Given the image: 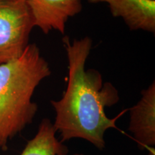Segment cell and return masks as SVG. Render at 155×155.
<instances>
[{"instance_id": "8992f818", "label": "cell", "mask_w": 155, "mask_h": 155, "mask_svg": "<svg viewBox=\"0 0 155 155\" xmlns=\"http://www.w3.org/2000/svg\"><path fill=\"white\" fill-rule=\"evenodd\" d=\"M91 4L106 3L114 17H119L131 30L155 32L154 0H87Z\"/></svg>"}, {"instance_id": "7a4b0ae2", "label": "cell", "mask_w": 155, "mask_h": 155, "mask_svg": "<svg viewBox=\"0 0 155 155\" xmlns=\"http://www.w3.org/2000/svg\"><path fill=\"white\" fill-rule=\"evenodd\" d=\"M52 71L35 43L29 44L20 57L0 64V148L33 121L38 106L32 101L40 82Z\"/></svg>"}, {"instance_id": "ba28073f", "label": "cell", "mask_w": 155, "mask_h": 155, "mask_svg": "<svg viewBox=\"0 0 155 155\" xmlns=\"http://www.w3.org/2000/svg\"><path fill=\"white\" fill-rule=\"evenodd\" d=\"M148 155H155V152H154V148L149 149V153H148Z\"/></svg>"}, {"instance_id": "9c48e42d", "label": "cell", "mask_w": 155, "mask_h": 155, "mask_svg": "<svg viewBox=\"0 0 155 155\" xmlns=\"http://www.w3.org/2000/svg\"><path fill=\"white\" fill-rule=\"evenodd\" d=\"M73 155H84V154H75Z\"/></svg>"}, {"instance_id": "52a82bcc", "label": "cell", "mask_w": 155, "mask_h": 155, "mask_svg": "<svg viewBox=\"0 0 155 155\" xmlns=\"http://www.w3.org/2000/svg\"><path fill=\"white\" fill-rule=\"evenodd\" d=\"M53 124L48 119H43L38 132L28 141L20 155H67L68 149L56 138Z\"/></svg>"}, {"instance_id": "3957f363", "label": "cell", "mask_w": 155, "mask_h": 155, "mask_svg": "<svg viewBox=\"0 0 155 155\" xmlns=\"http://www.w3.org/2000/svg\"><path fill=\"white\" fill-rule=\"evenodd\" d=\"M34 28L26 0H0V64L22 55Z\"/></svg>"}, {"instance_id": "277c9868", "label": "cell", "mask_w": 155, "mask_h": 155, "mask_svg": "<svg viewBox=\"0 0 155 155\" xmlns=\"http://www.w3.org/2000/svg\"><path fill=\"white\" fill-rule=\"evenodd\" d=\"M34 20L44 34L57 30L65 33L69 18L83 9L81 0H26Z\"/></svg>"}, {"instance_id": "5b68a950", "label": "cell", "mask_w": 155, "mask_h": 155, "mask_svg": "<svg viewBox=\"0 0 155 155\" xmlns=\"http://www.w3.org/2000/svg\"><path fill=\"white\" fill-rule=\"evenodd\" d=\"M141 98L129 108V130L133 134L141 150L155 145V82L141 91Z\"/></svg>"}, {"instance_id": "6da1fadb", "label": "cell", "mask_w": 155, "mask_h": 155, "mask_svg": "<svg viewBox=\"0 0 155 155\" xmlns=\"http://www.w3.org/2000/svg\"><path fill=\"white\" fill-rule=\"evenodd\" d=\"M68 63L66 89L58 101H51L55 111L53 127L61 134V142L79 138L89 141L98 150L105 147L104 134L128 111L124 110L113 119L106 116V108L119 101V91L113 84L104 82L102 75L96 69H86L92 49L89 37L71 40L63 38Z\"/></svg>"}]
</instances>
